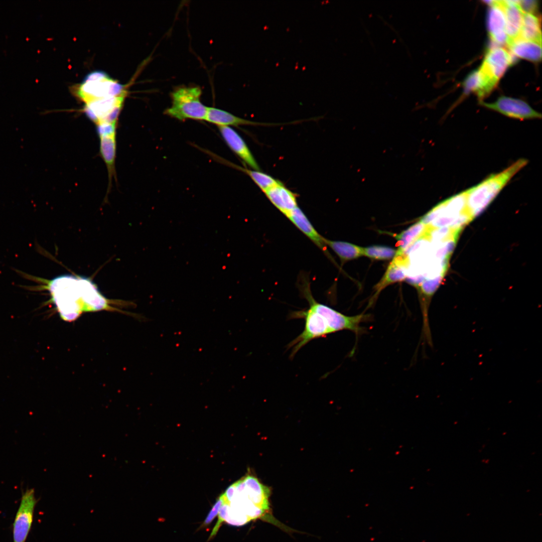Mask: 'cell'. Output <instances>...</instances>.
<instances>
[{
  "label": "cell",
  "mask_w": 542,
  "mask_h": 542,
  "mask_svg": "<svg viewBox=\"0 0 542 542\" xmlns=\"http://www.w3.org/2000/svg\"><path fill=\"white\" fill-rule=\"evenodd\" d=\"M396 250L392 248L379 245L363 247V255L376 259H388L393 257Z\"/></svg>",
  "instance_id": "484cf974"
},
{
  "label": "cell",
  "mask_w": 542,
  "mask_h": 542,
  "mask_svg": "<svg viewBox=\"0 0 542 542\" xmlns=\"http://www.w3.org/2000/svg\"><path fill=\"white\" fill-rule=\"evenodd\" d=\"M490 5L487 14V28L491 40L496 45L507 44L505 19L498 1H484Z\"/></svg>",
  "instance_id": "7c38bea8"
},
{
  "label": "cell",
  "mask_w": 542,
  "mask_h": 542,
  "mask_svg": "<svg viewBox=\"0 0 542 542\" xmlns=\"http://www.w3.org/2000/svg\"><path fill=\"white\" fill-rule=\"evenodd\" d=\"M427 230V225L420 221L412 225L399 234L397 235V253H402L416 240L423 236Z\"/></svg>",
  "instance_id": "603a6c76"
},
{
  "label": "cell",
  "mask_w": 542,
  "mask_h": 542,
  "mask_svg": "<svg viewBox=\"0 0 542 542\" xmlns=\"http://www.w3.org/2000/svg\"><path fill=\"white\" fill-rule=\"evenodd\" d=\"M516 3L522 13L533 14L537 8V2L536 1H516Z\"/></svg>",
  "instance_id": "f1b7e54d"
},
{
  "label": "cell",
  "mask_w": 542,
  "mask_h": 542,
  "mask_svg": "<svg viewBox=\"0 0 542 542\" xmlns=\"http://www.w3.org/2000/svg\"><path fill=\"white\" fill-rule=\"evenodd\" d=\"M480 68L470 73L464 80L463 85L465 93H475L480 99L486 97L497 85Z\"/></svg>",
  "instance_id": "2e32d148"
},
{
  "label": "cell",
  "mask_w": 542,
  "mask_h": 542,
  "mask_svg": "<svg viewBox=\"0 0 542 542\" xmlns=\"http://www.w3.org/2000/svg\"><path fill=\"white\" fill-rule=\"evenodd\" d=\"M48 290L52 301L64 320L71 321L83 312L108 308V302L89 279L63 275L50 281Z\"/></svg>",
  "instance_id": "3957f363"
},
{
  "label": "cell",
  "mask_w": 542,
  "mask_h": 542,
  "mask_svg": "<svg viewBox=\"0 0 542 542\" xmlns=\"http://www.w3.org/2000/svg\"><path fill=\"white\" fill-rule=\"evenodd\" d=\"M481 105L496 111L506 116L520 120L537 119L541 117L539 112L521 99L502 96L492 103L481 101Z\"/></svg>",
  "instance_id": "30bf717a"
},
{
  "label": "cell",
  "mask_w": 542,
  "mask_h": 542,
  "mask_svg": "<svg viewBox=\"0 0 542 542\" xmlns=\"http://www.w3.org/2000/svg\"><path fill=\"white\" fill-rule=\"evenodd\" d=\"M116 135L100 137L101 155L107 167L109 177L114 173L116 156Z\"/></svg>",
  "instance_id": "cb8c5ba5"
},
{
  "label": "cell",
  "mask_w": 542,
  "mask_h": 542,
  "mask_svg": "<svg viewBox=\"0 0 542 542\" xmlns=\"http://www.w3.org/2000/svg\"><path fill=\"white\" fill-rule=\"evenodd\" d=\"M224 502V498L223 495H221L217 499L214 505L213 506L212 509L208 513L205 520L201 525V527H204L208 525L214 518L218 514L220 509Z\"/></svg>",
  "instance_id": "4316f807"
},
{
  "label": "cell",
  "mask_w": 542,
  "mask_h": 542,
  "mask_svg": "<svg viewBox=\"0 0 542 542\" xmlns=\"http://www.w3.org/2000/svg\"><path fill=\"white\" fill-rule=\"evenodd\" d=\"M541 44V33L538 18L533 14L523 13L518 38Z\"/></svg>",
  "instance_id": "44dd1931"
},
{
  "label": "cell",
  "mask_w": 542,
  "mask_h": 542,
  "mask_svg": "<svg viewBox=\"0 0 542 542\" xmlns=\"http://www.w3.org/2000/svg\"><path fill=\"white\" fill-rule=\"evenodd\" d=\"M218 128L228 147L250 167L253 170L260 171L258 165L249 148L238 132L229 126H219Z\"/></svg>",
  "instance_id": "4fadbf2b"
},
{
  "label": "cell",
  "mask_w": 542,
  "mask_h": 542,
  "mask_svg": "<svg viewBox=\"0 0 542 542\" xmlns=\"http://www.w3.org/2000/svg\"><path fill=\"white\" fill-rule=\"evenodd\" d=\"M97 125L100 137L116 135V123L103 122Z\"/></svg>",
  "instance_id": "83f0119b"
},
{
  "label": "cell",
  "mask_w": 542,
  "mask_h": 542,
  "mask_svg": "<svg viewBox=\"0 0 542 542\" xmlns=\"http://www.w3.org/2000/svg\"><path fill=\"white\" fill-rule=\"evenodd\" d=\"M202 91L198 86H180L170 93L171 105L164 113L179 120H205L207 106L201 100Z\"/></svg>",
  "instance_id": "8992f818"
},
{
  "label": "cell",
  "mask_w": 542,
  "mask_h": 542,
  "mask_svg": "<svg viewBox=\"0 0 542 542\" xmlns=\"http://www.w3.org/2000/svg\"><path fill=\"white\" fill-rule=\"evenodd\" d=\"M473 219L466 204L465 191L438 204L420 221L432 228L450 227L462 229Z\"/></svg>",
  "instance_id": "5b68a950"
},
{
  "label": "cell",
  "mask_w": 542,
  "mask_h": 542,
  "mask_svg": "<svg viewBox=\"0 0 542 542\" xmlns=\"http://www.w3.org/2000/svg\"><path fill=\"white\" fill-rule=\"evenodd\" d=\"M228 164L248 175L263 192L281 182L270 175L260 171L248 170L229 162Z\"/></svg>",
  "instance_id": "d4e9b609"
},
{
  "label": "cell",
  "mask_w": 542,
  "mask_h": 542,
  "mask_svg": "<svg viewBox=\"0 0 542 542\" xmlns=\"http://www.w3.org/2000/svg\"><path fill=\"white\" fill-rule=\"evenodd\" d=\"M72 89L73 93L84 104L98 99L126 95L127 93L125 85L101 70L89 73L80 84L73 86Z\"/></svg>",
  "instance_id": "52a82bcc"
},
{
  "label": "cell",
  "mask_w": 542,
  "mask_h": 542,
  "mask_svg": "<svg viewBox=\"0 0 542 542\" xmlns=\"http://www.w3.org/2000/svg\"><path fill=\"white\" fill-rule=\"evenodd\" d=\"M511 55L527 60L538 62L541 58V44L519 38L507 44Z\"/></svg>",
  "instance_id": "d6986e66"
},
{
  "label": "cell",
  "mask_w": 542,
  "mask_h": 542,
  "mask_svg": "<svg viewBox=\"0 0 542 542\" xmlns=\"http://www.w3.org/2000/svg\"><path fill=\"white\" fill-rule=\"evenodd\" d=\"M38 501L34 488L22 490L20 503L13 523V542H26L34 519L35 508Z\"/></svg>",
  "instance_id": "ba28073f"
},
{
  "label": "cell",
  "mask_w": 542,
  "mask_h": 542,
  "mask_svg": "<svg viewBox=\"0 0 542 542\" xmlns=\"http://www.w3.org/2000/svg\"><path fill=\"white\" fill-rule=\"evenodd\" d=\"M290 221L326 255L325 238L319 234L303 211L298 206L286 216Z\"/></svg>",
  "instance_id": "5bb4252c"
},
{
  "label": "cell",
  "mask_w": 542,
  "mask_h": 542,
  "mask_svg": "<svg viewBox=\"0 0 542 542\" xmlns=\"http://www.w3.org/2000/svg\"><path fill=\"white\" fill-rule=\"evenodd\" d=\"M513 62V56L507 50L496 46L488 50L479 68L498 83L507 68Z\"/></svg>",
  "instance_id": "8fae6325"
},
{
  "label": "cell",
  "mask_w": 542,
  "mask_h": 542,
  "mask_svg": "<svg viewBox=\"0 0 542 542\" xmlns=\"http://www.w3.org/2000/svg\"><path fill=\"white\" fill-rule=\"evenodd\" d=\"M301 293L309 303V308L292 312L289 319H304L305 327L302 332L288 345L291 349L290 358L311 340L339 331L347 330L356 334L362 331L360 324L367 320L368 315L363 314L348 316L322 303L314 298L309 282L304 281L300 287Z\"/></svg>",
  "instance_id": "6da1fadb"
},
{
  "label": "cell",
  "mask_w": 542,
  "mask_h": 542,
  "mask_svg": "<svg viewBox=\"0 0 542 542\" xmlns=\"http://www.w3.org/2000/svg\"><path fill=\"white\" fill-rule=\"evenodd\" d=\"M205 121L219 126H238L241 125H258L260 123L247 120L223 109L214 107H208Z\"/></svg>",
  "instance_id": "ffe728a7"
},
{
  "label": "cell",
  "mask_w": 542,
  "mask_h": 542,
  "mask_svg": "<svg viewBox=\"0 0 542 542\" xmlns=\"http://www.w3.org/2000/svg\"><path fill=\"white\" fill-rule=\"evenodd\" d=\"M528 163L520 159L502 171L487 177L465 191L466 204L473 219L481 214L512 177Z\"/></svg>",
  "instance_id": "277c9868"
},
{
  "label": "cell",
  "mask_w": 542,
  "mask_h": 542,
  "mask_svg": "<svg viewBox=\"0 0 542 542\" xmlns=\"http://www.w3.org/2000/svg\"><path fill=\"white\" fill-rule=\"evenodd\" d=\"M222 495L228 505V515L225 521L227 523L242 526L260 519L286 531H291L273 515L269 488L253 476L247 475L237 481Z\"/></svg>",
  "instance_id": "7a4b0ae2"
},
{
  "label": "cell",
  "mask_w": 542,
  "mask_h": 542,
  "mask_svg": "<svg viewBox=\"0 0 542 542\" xmlns=\"http://www.w3.org/2000/svg\"><path fill=\"white\" fill-rule=\"evenodd\" d=\"M505 19V29L508 38L507 44L518 38L522 24L523 13L516 1H498Z\"/></svg>",
  "instance_id": "e0dca14e"
},
{
  "label": "cell",
  "mask_w": 542,
  "mask_h": 542,
  "mask_svg": "<svg viewBox=\"0 0 542 542\" xmlns=\"http://www.w3.org/2000/svg\"><path fill=\"white\" fill-rule=\"evenodd\" d=\"M325 243L343 261L351 260L363 255V247L341 241L325 239Z\"/></svg>",
  "instance_id": "7402d4cb"
},
{
  "label": "cell",
  "mask_w": 542,
  "mask_h": 542,
  "mask_svg": "<svg viewBox=\"0 0 542 542\" xmlns=\"http://www.w3.org/2000/svg\"><path fill=\"white\" fill-rule=\"evenodd\" d=\"M408 265V261L405 255L396 252L383 278L376 286V295L386 286L404 280L407 276Z\"/></svg>",
  "instance_id": "ac0fdd59"
},
{
  "label": "cell",
  "mask_w": 542,
  "mask_h": 542,
  "mask_svg": "<svg viewBox=\"0 0 542 542\" xmlns=\"http://www.w3.org/2000/svg\"><path fill=\"white\" fill-rule=\"evenodd\" d=\"M126 95L108 97L84 104V111L95 124L116 123Z\"/></svg>",
  "instance_id": "9c48e42d"
},
{
  "label": "cell",
  "mask_w": 542,
  "mask_h": 542,
  "mask_svg": "<svg viewBox=\"0 0 542 542\" xmlns=\"http://www.w3.org/2000/svg\"><path fill=\"white\" fill-rule=\"evenodd\" d=\"M264 193L271 203L285 216L298 207L296 195L281 182Z\"/></svg>",
  "instance_id": "9a60e30c"
}]
</instances>
